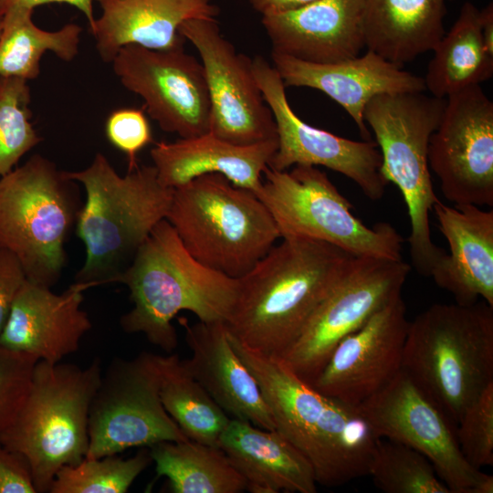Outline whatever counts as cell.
I'll list each match as a JSON object with an SVG mask.
<instances>
[{
    "mask_svg": "<svg viewBox=\"0 0 493 493\" xmlns=\"http://www.w3.org/2000/svg\"><path fill=\"white\" fill-rule=\"evenodd\" d=\"M229 338L258 383L276 429L309 460L318 484L338 487L368 476L379 438L357 407L320 393L280 359Z\"/></svg>",
    "mask_w": 493,
    "mask_h": 493,
    "instance_id": "cell-2",
    "label": "cell"
},
{
    "mask_svg": "<svg viewBox=\"0 0 493 493\" xmlns=\"http://www.w3.org/2000/svg\"><path fill=\"white\" fill-rule=\"evenodd\" d=\"M428 164L449 202L493 205V102L480 85L446 99L429 140Z\"/></svg>",
    "mask_w": 493,
    "mask_h": 493,
    "instance_id": "cell-14",
    "label": "cell"
},
{
    "mask_svg": "<svg viewBox=\"0 0 493 493\" xmlns=\"http://www.w3.org/2000/svg\"><path fill=\"white\" fill-rule=\"evenodd\" d=\"M355 257L326 242L283 238L242 278L225 322L246 347L279 358Z\"/></svg>",
    "mask_w": 493,
    "mask_h": 493,
    "instance_id": "cell-1",
    "label": "cell"
},
{
    "mask_svg": "<svg viewBox=\"0 0 493 493\" xmlns=\"http://www.w3.org/2000/svg\"><path fill=\"white\" fill-rule=\"evenodd\" d=\"M446 0H363L364 46L403 67L433 51L445 34Z\"/></svg>",
    "mask_w": 493,
    "mask_h": 493,
    "instance_id": "cell-27",
    "label": "cell"
},
{
    "mask_svg": "<svg viewBox=\"0 0 493 493\" xmlns=\"http://www.w3.org/2000/svg\"><path fill=\"white\" fill-rule=\"evenodd\" d=\"M101 15L90 32L101 59L111 63L119 50L130 45L152 50L183 47L179 33L191 19H216L212 0H95Z\"/></svg>",
    "mask_w": 493,
    "mask_h": 493,
    "instance_id": "cell-24",
    "label": "cell"
},
{
    "mask_svg": "<svg viewBox=\"0 0 493 493\" xmlns=\"http://www.w3.org/2000/svg\"><path fill=\"white\" fill-rule=\"evenodd\" d=\"M38 360L0 345V434L16 419L28 393Z\"/></svg>",
    "mask_w": 493,
    "mask_h": 493,
    "instance_id": "cell-36",
    "label": "cell"
},
{
    "mask_svg": "<svg viewBox=\"0 0 493 493\" xmlns=\"http://www.w3.org/2000/svg\"><path fill=\"white\" fill-rule=\"evenodd\" d=\"M95 0H0V17L7 12L18 9L26 8L34 10L37 6L48 4H67L79 9L86 17L89 32L95 26V16L93 11V2Z\"/></svg>",
    "mask_w": 493,
    "mask_h": 493,
    "instance_id": "cell-40",
    "label": "cell"
},
{
    "mask_svg": "<svg viewBox=\"0 0 493 493\" xmlns=\"http://www.w3.org/2000/svg\"><path fill=\"white\" fill-rule=\"evenodd\" d=\"M401 370L456 430L493 382V307L482 299L431 305L409 321Z\"/></svg>",
    "mask_w": 493,
    "mask_h": 493,
    "instance_id": "cell-5",
    "label": "cell"
},
{
    "mask_svg": "<svg viewBox=\"0 0 493 493\" xmlns=\"http://www.w3.org/2000/svg\"><path fill=\"white\" fill-rule=\"evenodd\" d=\"M187 440L162 404L156 354L142 351L132 359L112 360L90 404L85 458Z\"/></svg>",
    "mask_w": 493,
    "mask_h": 493,
    "instance_id": "cell-11",
    "label": "cell"
},
{
    "mask_svg": "<svg viewBox=\"0 0 493 493\" xmlns=\"http://www.w3.org/2000/svg\"><path fill=\"white\" fill-rule=\"evenodd\" d=\"M424 78L425 90L446 99L468 87L480 85L493 75V55L480 30V10L466 2L449 31L433 49Z\"/></svg>",
    "mask_w": 493,
    "mask_h": 493,
    "instance_id": "cell-28",
    "label": "cell"
},
{
    "mask_svg": "<svg viewBox=\"0 0 493 493\" xmlns=\"http://www.w3.org/2000/svg\"><path fill=\"white\" fill-rule=\"evenodd\" d=\"M165 219L194 258L235 279L250 271L280 238L259 198L220 173L174 188Z\"/></svg>",
    "mask_w": 493,
    "mask_h": 493,
    "instance_id": "cell-6",
    "label": "cell"
},
{
    "mask_svg": "<svg viewBox=\"0 0 493 493\" xmlns=\"http://www.w3.org/2000/svg\"><path fill=\"white\" fill-rule=\"evenodd\" d=\"M34 10L18 8L2 16L0 34V76L26 80L40 74V62L46 52L54 53L65 62L79 54L81 27L73 23L55 31L44 30L32 19Z\"/></svg>",
    "mask_w": 493,
    "mask_h": 493,
    "instance_id": "cell-31",
    "label": "cell"
},
{
    "mask_svg": "<svg viewBox=\"0 0 493 493\" xmlns=\"http://www.w3.org/2000/svg\"><path fill=\"white\" fill-rule=\"evenodd\" d=\"M252 69L277 127L278 148L268 167L284 171L297 164L324 166L353 181L369 199L383 197L388 182L376 142L350 140L306 123L289 105L273 65L256 57Z\"/></svg>",
    "mask_w": 493,
    "mask_h": 493,
    "instance_id": "cell-15",
    "label": "cell"
},
{
    "mask_svg": "<svg viewBox=\"0 0 493 493\" xmlns=\"http://www.w3.org/2000/svg\"><path fill=\"white\" fill-rule=\"evenodd\" d=\"M433 211L449 253L430 277L457 303L481 299L493 307V210L474 205L450 206L438 200Z\"/></svg>",
    "mask_w": 493,
    "mask_h": 493,
    "instance_id": "cell-23",
    "label": "cell"
},
{
    "mask_svg": "<svg viewBox=\"0 0 493 493\" xmlns=\"http://www.w3.org/2000/svg\"><path fill=\"white\" fill-rule=\"evenodd\" d=\"M362 17L363 0H315L261 22L273 52L329 64L355 58L365 47Z\"/></svg>",
    "mask_w": 493,
    "mask_h": 493,
    "instance_id": "cell-21",
    "label": "cell"
},
{
    "mask_svg": "<svg viewBox=\"0 0 493 493\" xmlns=\"http://www.w3.org/2000/svg\"><path fill=\"white\" fill-rule=\"evenodd\" d=\"M108 141L128 160V171L138 166V153L152 142V133L144 110L120 108L110 113L105 122Z\"/></svg>",
    "mask_w": 493,
    "mask_h": 493,
    "instance_id": "cell-37",
    "label": "cell"
},
{
    "mask_svg": "<svg viewBox=\"0 0 493 493\" xmlns=\"http://www.w3.org/2000/svg\"><path fill=\"white\" fill-rule=\"evenodd\" d=\"M27 80L0 76V176L41 141L31 122Z\"/></svg>",
    "mask_w": 493,
    "mask_h": 493,
    "instance_id": "cell-34",
    "label": "cell"
},
{
    "mask_svg": "<svg viewBox=\"0 0 493 493\" xmlns=\"http://www.w3.org/2000/svg\"><path fill=\"white\" fill-rule=\"evenodd\" d=\"M26 279V276L19 259L8 249L0 247V332L12 303Z\"/></svg>",
    "mask_w": 493,
    "mask_h": 493,
    "instance_id": "cell-39",
    "label": "cell"
},
{
    "mask_svg": "<svg viewBox=\"0 0 493 493\" xmlns=\"http://www.w3.org/2000/svg\"><path fill=\"white\" fill-rule=\"evenodd\" d=\"M181 36L196 48L203 65L211 105L209 132L237 145L278 139L270 108L260 91L252 59L236 52L216 19H191Z\"/></svg>",
    "mask_w": 493,
    "mask_h": 493,
    "instance_id": "cell-16",
    "label": "cell"
},
{
    "mask_svg": "<svg viewBox=\"0 0 493 493\" xmlns=\"http://www.w3.org/2000/svg\"><path fill=\"white\" fill-rule=\"evenodd\" d=\"M156 360L160 397L167 414L189 440L218 446L230 421L228 414L194 377L184 360L173 353L156 354Z\"/></svg>",
    "mask_w": 493,
    "mask_h": 493,
    "instance_id": "cell-30",
    "label": "cell"
},
{
    "mask_svg": "<svg viewBox=\"0 0 493 493\" xmlns=\"http://www.w3.org/2000/svg\"><path fill=\"white\" fill-rule=\"evenodd\" d=\"M445 99L424 92L382 94L365 106L363 119L382 155V173L400 190L410 221L412 265L425 277L445 255L432 239L430 213L439 200L428 164L429 140L436 129Z\"/></svg>",
    "mask_w": 493,
    "mask_h": 493,
    "instance_id": "cell-9",
    "label": "cell"
},
{
    "mask_svg": "<svg viewBox=\"0 0 493 493\" xmlns=\"http://www.w3.org/2000/svg\"><path fill=\"white\" fill-rule=\"evenodd\" d=\"M158 477L173 493H241L244 477L218 446L195 441H163L149 447Z\"/></svg>",
    "mask_w": 493,
    "mask_h": 493,
    "instance_id": "cell-29",
    "label": "cell"
},
{
    "mask_svg": "<svg viewBox=\"0 0 493 493\" xmlns=\"http://www.w3.org/2000/svg\"><path fill=\"white\" fill-rule=\"evenodd\" d=\"M368 476L385 493H451L427 457L389 439L377 440Z\"/></svg>",
    "mask_w": 493,
    "mask_h": 493,
    "instance_id": "cell-32",
    "label": "cell"
},
{
    "mask_svg": "<svg viewBox=\"0 0 493 493\" xmlns=\"http://www.w3.org/2000/svg\"><path fill=\"white\" fill-rule=\"evenodd\" d=\"M277 148L278 139L237 145L207 132L172 142H156L150 154L158 179L166 187L174 189L198 176L220 173L255 194Z\"/></svg>",
    "mask_w": 493,
    "mask_h": 493,
    "instance_id": "cell-25",
    "label": "cell"
},
{
    "mask_svg": "<svg viewBox=\"0 0 493 493\" xmlns=\"http://www.w3.org/2000/svg\"><path fill=\"white\" fill-rule=\"evenodd\" d=\"M456 436L462 455L473 467L493 465V382L466 408Z\"/></svg>",
    "mask_w": 493,
    "mask_h": 493,
    "instance_id": "cell-35",
    "label": "cell"
},
{
    "mask_svg": "<svg viewBox=\"0 0 493 493\" xmlns=\"http://www.w3.org/2000/svg\"><path fill=\"white\" fill-rule=\"evenodd\" d=\"M183 325L192 352L185 363L215 402L231 418L276 429L258 383L234 349L225 322Z\"/></svg>",
    "mask_w": 493,
    "mask_h": 493,
    "instance_id": "cell-22",
    "label": "cell"
},
{
    "mask_svg": "<svg viewBox=\"0 0 493 493\" xmlns=\"http://www.w3.org/2000/svg\"><path fill=\"white\" fill-rule=\"evenodd\" d=\"M262 16L288 12L315 0H247Z\"/></svg>",
    "mask_w": 493,
    "mask_h": 493,
    "instance_id": "cell-41",
    "label": "cell"
},
{
    "mask_svg": "<svg viewBox=\"0 0 493 493\" xmlns=\"http://www.w3.org/2000/svg\"><path fill=\"white\" fill-rule=\"evenodd\" d=\"M152 462L149 447L122 458L117 455L83 458L61 467L51 484L50 493H125Z\"/></svg>",
    "mask_w": 493,
    "mask_h": 493,
    "instance_id": "cell-33",
    "label": "cell"
},
{
    "mask_svg": "<svg viewBox=\"0 0 493 493\" xmlns=\"http://www.w3.org/2000/svg\"><path fill=\"white\" fill-rule=\"evenodd\" d=\"M66 173L86 192L75 227L86 258L75 281L90 288L118 283L152 230L166 218L173 189L160 183L153 165H138L121 176L100 152L87 168Z\"/></svg>",
    "mask_w": 493,
    "mask_h": 493,
    "instance_id": "cell-4",
    "label": "cell"
},
{
    "mask_svg": "<svg viewBox=\"0 0 493 493\" xmlns=\"http://www.w3.org/2000/svg\"><path fill=\"white\" fill-rule=\"evenodd\" d=\"M255 193L271 215L281 238L333 245L354 257L403 259L404 239L389 223L367 226L352 205L317 166L267 167Z\"/></svg>",
    "mask_w": 493,
    "mask_h": 493,
    "instance_id": "cell-10",
    "label": "cell"
},
{
    "mask_svg": "<svg viewBox=\"0 0 493 493\" xmlns=\"http://www.w3.org/2000/svg\"><path fill=\"white\" fill-rule=\"evenodd\" d=\"M408 326L400 294L338 343L310 385L326 396L357 407L401 371Z\"/></svg>",
    "mask_w": 493,
    "mask_h": 493,
    "instance_id": "cell-18",
    "label": "cell"
},
{
    "mask_svg": "<svg viewBox=\"0 0 493 493\" xmlns=\"http://www.w3.org/2000/svg\"><path fill=\"white\" fill-rule=\"evenodd\" d=\"M88 284L76 282L60 294L27 278L17 292L0 332V345L59 362L79 350L91 321L81 309Z\"/></svg>",
    "mask_w": 493,
    "mask_h": 493,
    "instance_id": "cell-20",
    "label": "cell"
},
{
    "mask_svg": "<svg viewBox=\"0 0 493 493\" xmlns=\"http://www.w3.org/2000/svg\"><path fill=\"white\" fill-rule=\"evenodd\" d=\"M102 368L38 361L14 422L0 434L6 448L28 461L37 493L49 492L58 471L79 463L89 448V407Z\"/></svg>",
    "mask_w": 493,
    "mask_h": 493,
    "instance_id": "cell-7",
    "label": "cell"
},
{
    "mask_svg": "<svg viewBox=\"0 0 493 493\" xmlns=\"http://www.w3.org/2000/svg\"><path fill=\"white\" fill-rule=\"evenodd\" d=\"M218 447L244 477L252 493H315L317 480L311 464L277 429L267 430L230 418Z\"/></svg>",
    "mask_w": 493,
    "mask_h": 493,
    "instance_id": "cell-26",
    "label": "cell"
},
{
    "mask_svg": "<svg viewBox=\"0 0 493 493\" xmlns=\"http://www.w3.org/2000/svg\"><path fill=\"white\" fill-rule=\"evenodd\" d=\"M0 493H37L30 465L0 442Z\"/></svg>",
    "mask_w": 493,
    "mask_h": 493,
    "instance_id": "cell-38",
    "label": "cell"
},
{
    "mask_svg": "<svg viewBox=\"0 0 493 493\" xmlns=\"http://www.w3.org/2000/svg\"><path fill=\"white\" fill-rule=\"evenodd\" d=\"M410 270L403 259L355 257L299 336L278 359L311 384L338 343L402 294Z\"/></svg>",
    "mask_w": 493,
    "mask_h": 493,
    "instance_id": "cell-12",
    "label": "cell"
},
{
    "mask_svg": "<svg viewBox=\"0 0 493 493\" xmlns=\"http://www.w3.org/2000/svg\"><path fill=\"white\" fill-rule=\"evenodd\" d=\"M112 68L121 85L143 100V110L160 128L192 138L209 132L211 105L201 61L183 47L152 50L121 47Z\"/></svg>",
    "mask_w": 493,
    "mask_h": 493,
    "instance_id": "cell-17",
    "label": "cell"
},
{
    "mask_svg": "<svg viewBox=\"0 0 493 493\" xmlns=\"http://www.w3.org/2000/svg\"><path fill=\"white\" fill-rule=\"evenodd\" d=\"M82 205L76 182L40 154L0 176V247L16 255L28 280L57 284Z\"/></svg>",
    "mask_w": 493,
    "mask_h": 493,
    "instance_id": "cell-8",
    "label": "cell"
},
{
    "mask_svg": "<svg viewBox=\"0 0 493 493\" xmlns=\"http://www.w3.org/2000/svg\"><path fill=\"white\" fill-rule=\"evenodd\" d=\"M480 30L487 49L493 55V5L480 10Z\"/></svg>",
    "mask_w": 493,
    "mask_h": 493,
    "instance_id": "cell-42",
    "label": "cell"
},
{
    "mask_svg": "<svg viewBox=\"0 0 493 493\" xmlns=\"http://www.w3.org/2000/svg\"><path fill=\"white\" fill-rule=\"evenodd\" d=\"M1 28H2V17H0V34H1Z\"/></svg>",
    "mask_w": 493,
    "mask_h": 493,
    "instance_id": "cell-43",
    "label": "cell"
},
{
    "mask_svg": "<svg viewBox=\"0 0 493 493\" xmlns=\"http://www.w3.org/2000/svg\"><path fill=\"white\" fill-rule=\"evenodd\" d=\"M357 408L378 438L427 457L451 493L493 492V477L466 460L453 425L404 371Z\"/></svg>",
    "mask_w": 493,
    "mask_h": 493,
    "instance_id": "cell-13",
    "label": "cell"
},
{
    "mask_svg": "<svg viewBox=\"0 0 493 493\" xmlns=\"http://www.w3.org/2000/svg\"><path fill=\"white\" fill-rule=\"evenodd\" d=\"M273 67L285 87L318 89L340 104L351 117L361 136L370 141L363 119L367 103L382 94L424 92V78L404 70L376 53L346 60L315 64L272 51Z\"/></svg>",
    "mask_w": 493,
    "mask_h": 493,
    "instance_id": "cell-19",
    "label": "cell"
},
{
    "mask_svg": "<svg viewBox=\"0 0 493 493\" xmlns=\"http://www.w3.org/2000/svg\"><path fill=\"white\" fill-rule=\"evenodd\" d=\"M118 283L127 286L133 304L121 318L122 330L144 334L167 352L178 345L172 321L180 311L204 322H226L238 291V279L194 258L166 219L154 226Z\"/></svg>",
    "mask_w": 493,
    "mask_h": 493,
    "instance_id": "cell-3",
    "label": "cell"
}]
</instances>
